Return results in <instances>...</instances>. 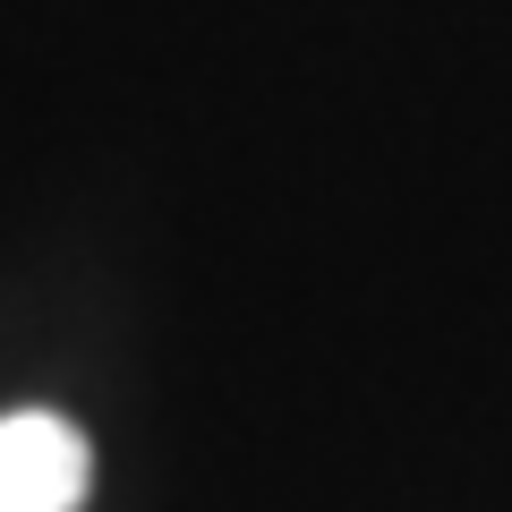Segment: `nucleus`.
<instances>
[{
	"mask_svg": "<svg viewBox=\"0 0 512 512\" xmlns=\"http://www.w3.org/2000/svg\"><path fill=\"white\" fill-rule=\"evenodd\" d=\"M94 444L60 410H0V512H86Z\"/></svg>",
	"mask_w": 512,
	"mask_h": 512,
	"instance_id": "f257e3e1",
	"label": "nucleus"
}]
</instances>
